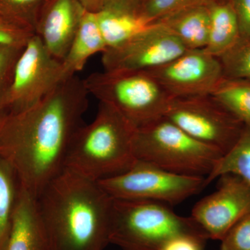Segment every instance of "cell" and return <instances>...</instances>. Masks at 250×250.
<instances>
[{"label": "cell", "instance_id": "obj_23", "mask_svg": "<svg viewBox=\"0 0 250 250\" xmlns=\"http://www.w3.org/2000/svg\"><path fill=\"white\" fill-rule=\"evenodd\" d=\"M218 59L225 79L250 82V40L240 41Z\"/></svg>", "mask_w": 250, "mask_h": 250}, {"label": "cell", "instance_id": "obj_15", "mask_svg": "<svg viewBox=\"0 0 250 250\" xmlns=\"http://www.w3.org/2000/svg\"><path fill=\"white\" fill-rule=\"evenodd\" d=\"M107 49L116 47L147 29L153 23L132 0H106L95 13Z\"/></svg>", "mask_w": 250, "mask_h": 250}, {"label": "cell", "instance_id": "obj_24", "mask_svg": "<svg viewBox=\"0 0 250 250\" xmlns=\"http://www.w3.org/2000/svg\"><path fill=\"white\" fill-rule=\"evenodd\" d=\"M24 47H0V118L4 115L5 103L16 62Z\"/></svg>", "mask_w": 250, "mask_h": 250}, {"label": "cell", "instance_id": "obj_19", "mask_svg": "<svg viewBox=\"0 0 250 250\" xmlns=\"http://www.w3.org/2000/svg\"><path fill=\"white\" fill-rule=\"evenodd\" d=\"M233 174L250 187V126L242 130L239 137L228 152L217 161L205 178L206 186L225 174Z\"/></svg>", "mask_w": 250, "mask_h": 250}, {"label": "cell", "instance_id": "obj_5", "mask_svg": "<svg viewBox=\"0 0 250 250\" xmlns=\"http://www.w3.org/2000/svg\"><path fill=\"white\" fill-rule=\"evenodd\" d=\"M134 150L137 161L172 173L205 178L223 156L164 116L136 129Z\"/></svg>", "mask_w": 250, "mask_h": 250}, {"label": "cell", "instance_id": "obj_20", "mask_svg": "<svg viewBox=\"0 0 250 250\" xmlns=\"http://www.w3.org/2000/svg\"><path fill=\"white\" fill-rule=\"evenodd\" d=\"M21 188L16 171L0 156V250L9 233Z\"/></svg>", "mask_w": 250, "mask_h": 250}, {"label": "cell", "instance_id": "obj_32", "mask_svg": "<svg viewBox=\"0 0 250 250\" xmlns=\"http://www.w3.org/2000/svg\"><path fill=\"white\" fill-rule=\"evenodd\" d=\"M218 1H228V0H218Z\"/></svg>", "mask_w": 250, "mask_h": 250}, {"label": "cell", "instance_id": "obj_22", "mask_svg": "<svg viewBox=\"0 0 250 250\" xmlns=\"http://www.w3.org/2000/svg\"><path fill=\"white\" fill-rule=\"evenodd\" d=\"M47 0H0V16L35 32Z\"/></svg>", "mask_w": 250, "mask_h": 250}, {"label": "cell", "instance_id": "obj_6", "mask_svg": "<svg viewBox=\"0 0 250 250\" xmlns=\"http://www.w3.org/2000/svg\"><path fill=\"white\" fill-rule=\"evenodd\" d=\"M83 81L89 95L114 108L136 129L164 116L172 99L147 72L104 70Z\"/></svg>", "mask_w": 250, "mask_h": 250}, {"label": "cell", "instance_id": "obj_21", "mask_svg": "<svg viewBox=\"0 0 250 250\" xmlns=\"http://www.w3.org/2000/svg\"><path fill=\"white\" fill-rule=\"evenodd\" d=\"M210 95L243 125L250 126V82L224 79Z\"/></svg>", "mask_w": 250, "mask_h": 250}, {"label": "cell", "instance_id": "obj_12", "mask_svg": "<svg viewBox=\"0 0 250 250\" xmlns=\"http://www.w3.org/2000/svg\"><path fill=\"white\" fill-rule=\"evenodd\" d=\"M218 179V189L195 204L190 217L208 239L220 241L250 213V187L233 174H225Z\"/></svg>", "mask_w": 250, "mask_h": 250}, {"label": "cell", "instance_id": "obj_1", "mask_svg": "<svg viewBox=\"0 0 250 250\" xmlns=\"http://www.w3.org/2000/svg\"><path fill=\"white\" fill-rule=\"evenodd\" d=\"M88 95L83 80L75 75L30 108L0 118V156L34 196L65 168L72 139L88 107Z\"/></svg>", "mask_w": 250, "mask_h": 250}, {"label": "cell", "instance_id": "obj_4", "mask_svg": "<svg viewBox=\"0 0 250 250\" xmlns=\"http://www.w3.org/2000/svg\"><path fill=\"white\" fill-rule=\"evenodd\" d=\"M170 205L149 200L113 199L110 244L122 250H159L180 234L205 237L191 217L176 213Z\"/></svg>", "mask_w": 250, "mask_h": 250}, {"label": "cell", "instance_id": "obj_31", "mask_svg": "<svg viewBox=\"0 0 250 250\" xmlns=\"http://www.w3.org/2000/svg\"><path fill=\"white\" fill-rule=\"evenodd\" d=\"M133 1H134L135 3H136V4L141 5V6H142V4L143 3L146 1V0H132Z\"/></svg>", "mask_w": 250, "mask_h": 250}, {"label": "cell", "instance_id": "obj_16", "mask_svg": "<svg viewBox=\"0 0 250 250\" xmlns=\"http://www.w3.org/2000/svg\"><path fill=\"white\" fill-rule=\"evenodd\" d=\"M106 49L107 45L100 30L96 14L85 10L76 35L62 61L63 80L75 76L77 72L83 70L90 57L103 54Z\"/></svg>", "mask_w": 250, "mask_h": 250}, {"label": "cell", "instance_id": "obj_7", "mask_svg": "<svg viewBox=\"0 0 250 250\" xmlns=\"http://www.w3.org/2000/svg\"><path fill=\"white\" fill-rule=\"evenodd\" d=\"M99 184L113 199L149 200L167 205L181 203L207 187L205 177L172 173L141 161L126 172Z\"/></svg>", "mask_w": 250, "mask_h": 250}, {"label": "cell", "instance_id": "obj_2", "mask_svg": "<svg viewBox=\"0 0 250 250\" xmlns=\"http://www.w3.org/2000/svg\"><path fill=\"white\" fill-rule=\"evenodd\" d=\"M50 250H104L113 198L99 182L64 168L37 197Z\"/></svg>", "mask_w": 250, "mask_h": 250}, {"label": "cell", "instance_id": "obj_8", "mask_svg": "<svg viewBox=\"0 0 250 250\" xmlns=\"http://www.w3.org/2000/svg\"><path fill=\"white\" fill-rule=\"evenodd\" d=\"M164 116L223 155L234 145L245 126L211 95L172 98Z\"/></svg>", "mask_w": 250, "mask_h": 250}, {"label": "cell", "instance_id": "obj_26", "mask_svg": "<svg viewBox=\"0 0 250 250\" xmlns=\"http://www.w3.org/2000/svg\"><path fill=\"white\" fill-rule=\"evenodd\" d=\"M220 242L219 250H250V213L239 220Z\"/></svg>", "mask_w": 250, "mask_h": 250}, {"label": "cell", "instance_id": "obj_9", "mask_svg": "<svg viewBox=\"0 0 250 250\" xmlns=\"http://www.w3.org/2000/svg\"><path fill=\"white\" fill-rule=\"evenodd\" d=\"M62 81V62L48 53L34 34L16 62L5 103L4 115L34 106Z\"/></svg>", "mask_w": 250, "mask_h": 250}, {"label": "cell", "instance_id": "obj_29", "mask_svg": "<svg viewBox=\"0 0 250 250\" xmlns=\"http://www.w3.org/2000/svg\"><path fill=\"white\" fill-rule=\"evenodd\" d=\"M239 27L241 41L250 40V0H229Z\"/></svg>", "mask_w": 250, "mask_h": 250}, {"label": "cell", "instance_id": "obj_18", "mask_svg": "<svg viewBox=\"0 0 250 250\" xmlns=\"http://www.w3.org/2000/svg\"><path fill=\"white\" fill-rule=\"evenodd\" d=\"M210 29L204 50L220 58L241 41L236 15L229 1L212 0L209 3Z\"/></svg>", "mask_w": 250, "mask_h": 250}, {"label": "cell", "instance_id": "obj_13", "mask_svg": "<svg viewBox=\"0 0 250 250\" xmlns=\"http://www.w3.org/2000/svg\"><path fill=\"white\" fill-rule=\"evenodd\" d=\"M85 11L78 0L46 1L34 34L54 59L65 58Z\"/></svg>", "mask_w": 250, "mask_h": 250}, {"label": "cell", "instance_id": "obj_17", "mask_svg": "<svg viewBox=\"0 0 250 250\" xmlns=\"http://www.w3.org/2000/svg\"><path fill=\"white\" fill-rule=\"evenodd\" d=\"M210 2L188 6L155 22L168 28L188 49H203L209 34Z\"/></svg>", "mask_w": 250, "mask_h": 250}, {"label": "cell", "instance_id": "obj_3", "mask_svg": "<svg viewBox=\"0 0 250 250\" xmlns=\"http://www.w3.org/2000/svg\"><path fill=\"white\" fill-rule=\"evenodd\" d=\"M136 129L114 108L100 103L95 119L75 133L65 168L98 182L126 172L137 161Z\"/></svg>", "mask_w": 250, "mask_h": 250}, {"label": "cell", "instance_id": "obj_14", "mask_svg": "<svg viewBox=\"0 0 250 250\" xmlns=\"http://www.w3.org/2000/svg\"><path fill=\"white\" fill-rule=\"evenodd\" d=\"M1 250H50L37 197L22 187Z\"/></svg>", "mask_w": 250, "mask_h": 250}, {"label": "cell", "instance_id": "obj_10", "mask_svg": "<svg viewBox=\"0 0 250 250\" xmlns=\"http://www.w3.org/2000/svg\"><path fill=\"white\" fill-rule=\"evenodd\" d=\"M188 50L167 27L153 23L131 39L103 52L104 70L145 72L177 58Z\"/></svg>", "mask_w": 250, "mask_h": 250}, {"label": "cell", "instance_id": "obj_11", "mask_svg": "<svg viewBox=\"0 0 250 250\" xmlns=\"http://www.w3.org/2000/svg\"><path fill=\"white\" fill-rule=\"evenodd\" d=\"M147 72L172 98L210 95L225 79L221 62L204 49H188Z\"/></svg>", "mask_w": 250, "mask_h": 250}, {"label": "cell", "instance_id": "obj_28", "mask_svg": "<svg viewBox=\"0 0 250 250\" xmlns=\"http://www.w3.org/2000/svg\"><path fill=\"white\" fill-rule=\"evenodd\" d=\"M207 241L198 235L180 234L166 241L159 250H204Z\"/></svg>", "mask_w": 250, "mask_h": 250}, {"label": "cell", "instance_id": "obj_25", "mask_svg": "<svg viewBox=\"0 0 250 250\" xmlns=\"http://www.w3.org/2000/svg\"><path fill=\"white\" fill-rule=\"evenodd\" d=\"M212 0H146L141 6L143 14L152 23L179 10Z\"/></svg>", "mask_w": 250, "mask_h": 250}, {"label": "cell", "instance_id": "obj_27", "mask_svg": "<svg viewBox=\"0 0 250 250\" xmlns=\"http://www.w3.org/2000/svg\"><path fill=\"white\" fill-rule=\"evenodd\" d=\"M34 32L0 16V47H24Z\"/></svg>", "mask_w": 250, "mask_h": 250}, {"label": "cell", "instance_id": "obj_30", "mask_svg": "<svg viewBox=\"0 0 250 250\" xmlns=\"http://www.w3.org/2000/svg\"><path fill=\"white\" fill-rule=\"evenodd\" d=\"M83 9L92 13H97L103 8L106 0H78Z\"/></svg>", "mask_w": 250, "mask_h": 250}]
</instances>
